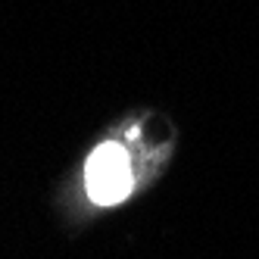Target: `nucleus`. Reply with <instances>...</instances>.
I'll use <instances>...</instances> for the list:
<instances>
[{"mask_svg": "<svg viewBox=\"0 0 259 259\" xmlns=\"http://www.w3.org/2000/svg\"><path fill=\"white\" fill-rule=\"evenodd\" d=\"M84 188L88 197L97 206H116L122 203L135 188V172H132V156L122 144L103 141L94 153L88 156L84 165Z\"/></svg>", "mask_w": 259, "mask_h": 259, "instance_id": "obj_1", "label": "nucleus"}]
</instances>
